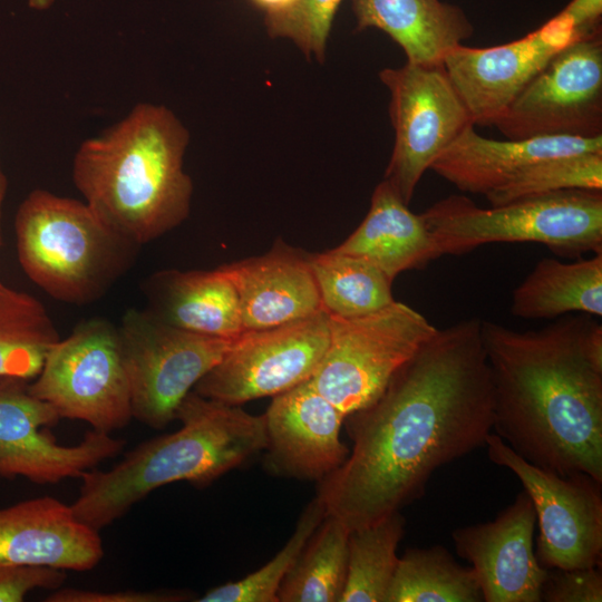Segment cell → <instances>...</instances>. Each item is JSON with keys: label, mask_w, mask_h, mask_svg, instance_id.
Here are the masks:
<instances>
[{"label": "cell", "mask_w": 602, "mask_h": 602, "mask_svg": "<svg viewBox=\"0 0 602 602\" xmlns=\"http://www.w3.org/2000/svg\"><path fill=\"white\" fill-rule=\"evenodd\" d=\"M480 326L469 318L437 328L372 402L346 417L352 449L317 494L349 531L399 512L435 470L485 446L494 391Z\"/></svg>", "instance_id": "6da1fadb"}, {"label": "cell", "mask_w": 602, "mask_h": 602, "mask_svg": "<svg viewBox=\"0 0 602 602\" xmlns=\"http://www.w3.org/2000/svg\"><path fill=\"white\" fill-rule=\"evenodd\" d=\"M580 313L538 330L482 320L493 430L518 456L602 482V326Z\"/></svg>", "instance_id": "7a4b0ae2"}, {"label": "cell", "mask_w": 602, "mask_h": 602, "mask_svg": "<svg viewBox=\"0 0 602 602\" xmlns=\"http://www.w3.org/2000/svg\"><path fill=\"white\" fill-rule=\"evenodd\" d=\"M188 140L167 107L136 104L79 145L74 184L113 230L138 245L148 243L188 216L193 183L183 168Z\"/></svg>", "instance_id": "3957f363"}, {"label": "cell", "mask_w": 602, "mask_h": 602, "mask_svg": "<svg viewBox=\"0 0 602 602\" xmlns=\"http://www.w3.org/2000/svg\"><path fill=\"white\" fill-rule=\"evenodd\" d=\"M181 428L147 440L109 470L90 469L71 504L76 517L100 531L153 491L176 482L205 486L264 450L263 415L205 398L194 390L177 408Z\"/></svg>", "instance_id": "277c9868"}, {"label": "cell", "mask_w": 602, "mask_h": 602, "mask_svg": "<svg viewBox=\"0 0 602 602\" xmlns=\"http://www.w3.org/2000/svg\"><path fill=\"white\" fill-rule=\"evenodd\" d=\"M27 276L52 298L82 304L101 297L140 245L106 224L84 201L35 190L14 216Z\"/></svg>", "instance_id": "5b68a950"}, {"label": "cell", "mask_w": 602, "mask_h": 602, "mask_svg": "<svg viewBox=\"0 0 602 602\" xmlns=\"http://www.w3.org/2000/svg\"><path fill=\"white\" fill-rule=\"evenodd\" d=\"M421 216L441 256L516 242L541 243L564 255L602 253V190H564L489 208L454 194Z\"/></svg>", "instance_id": "8992f818"}, {"label": "cell", "mask_w": 602, "mask_h": 602, "mask_svg": "<svg viewBox=\"0 0 602 602\" xmlns=\"http://www.w3.org/2000/svg\"><path fill=\"white\" fill-rule=\"evenodd\" d=\"M436 329L396 300L360 317L330 315L329 343L310 380L347 417L372 402Z\"/></svg>", "instance_id": "52a82bcc"}, {"label": "cell", "mask_w": 602, "mask_h": 602, "mask_svg": "<svg viewBox=\"0 0 602 602\" xmlns=\"http://www.w3.org/2000/svg\"><path fill=\"white\" fill-rule=\"evenodd\" d=\"M29 391L58 416L110 434L133 418L129 380L118 328L105 319L78 324L46 353Z\"/></svg>", "instance_id": "ba28073f"}, {"label": "cell", "mask_w": 602, "mask_h": 602, "mask_svg": "<svg viewBox=\"0 0 602 602\" xmlns=\"http://www.w3.org/2000/svg\"><path fill=\"white\" fill-rule=\"evenodd\" d=\"M133 418L154 429L175 419L183 399L222 359L232 339L171 326L148 310L130 309L118 328Z\"/></svg>", "instance_id": "9c48e42d"}, {"label": "cell", "mask_w": 602, "mask_h": 602, "mask_svg": "<svg viewBox=\"0 0 602 602\" xmlns=\"http://www.w3.org/2000/svg\"><path fill=\"white\" fill-rule=\"evenodd\" d=\"M485 447L489 460L509 469L532 499L538 562L546 569L601 566L602 482L584 473L561 475L531 464L495 433Z\"/></svg>", "instance_id": "30bf717a"}, {"label": "cell", "mask_w": 602, "mask_h": 602, "mask_svg": "<svg viewBox=\"0 0 602 602\" xmlns=\"http://www.w3.org/2000/svg\"><path fill=\"white\" fill-rule=\"evenodd\" d=\"M379 78L390 93L395 129L383 179L409 205L425 172L473 123L443 64L407 61L399 68L382 69Z\"/></svg>", "instance_id": "8fae6325"}, {"label": "cell", "mask_w": 602, "mask_h": 602, "mask_svg": "<svg viewBox=\"0 0 602 602\" xmlns=\"http://www.w3.org/2000/svg\"><path fill=\"white\" fill-rule=\"evenodd\" d=\"M329 339L330 315L324 310L285 324L245 330L193 390L239 406L276 396L311 379Z\"/></svg>", "instance_id": "7c38bea8"}, {"label": "cell", "mask_w": 602, "mask_h": 602, "mask_svg": "<svg viewBox=\"0 0 602 602\" xmlns=\"http://www.w3.org/2000/svg\"><path fill=\"white\" fill-rule=\"evenodd\" d=\"M493 126L509 139L602 136L601 29L557 52Z\"/></svg>", "instance_id": "4fadbf2b"}, {"label": "cell", "mask_w": 602, "mask_h": 602, "mask_svg": "<svg viewBox=\"0 0 602 602\" xmlns=\"http://www.w3.org/2000/svg\"><path fill=\"white\" fill-rule=\"evenodd\" d=\"M59 419L30 394L28 380L0 378V477L56 484L81 477L124 447V440L94 429L77 445H61L48 430Z\"/></svg>", "instance_id": "5bb4252c"}, {"label": "cell", "mask_w": 602, "mask_h": 602, "mask_svg": "<svg viewBox=\"0 0 602 602\" xmlns=\"http://www.w3.org/2000/svg\"><path fill=\"white\" fill-rule=\"evenodd\" d=\"M588 33L561 11L541 28L505 45H458L445 56L443 66L473 125L489 126L557 52Z\"/></svg>", "instance_id": "9a60e30c"}, {"label": "cell", "mask_w": 602, "mask_h": 602, "mask_svg": "<svg viewBox=\"0 0 602 602\" xmlns=\"http://www.w3.org/2000/svg\"><path fill=\"white\" fill-rule=\"evenodd\" d=\"M263 418V464L272 475L320 483L350 453L340 438L346 415L310 379L273 396Z\"/></svg>", "instance_id": "2e32d148"}, {"label": "cell", "mask_w": 602, "mask_h": 602, "mask_svg": "<svg viewBox=\"0 0 602 602\" xmlns=\"http://www.w3.org/2000/svg\"><path fill=\"white\" fill-rule=\"evenodd\" d=\"M536 514L530 496L514 502L489 522L458 527L456 553L474 569L484 602H540L547 569L535 554Z\"/></svg>", "instance_id": "e0dca14e"}, {"label": "cell", "mask_w": 602, "mask_h": 602, "mask_svg": "<svg viewBox=\"0 0 602 602\" xmlns=\"http://www.w3.org/2000/svg\"><path fill=\"white\" fill-rule=\"evenodd\" d=\"M103 556L99 532L80 522L71 505L41 496L0 508V566L88 571Z\"/></svg>", "instance_id": "ac0fdd59"}, {"label": "cell", "mask_w": 602, "mask_h": 602, "mask_svg": "<svg viewBox=\"0 0 602 602\" xmlns=\"http://www.w3.org/2000/svg\"><path fill=\"white\" fill-rule=\"evenodd\" d=\"M219 268L236 289L244 331L285 324L323 310L309 253L282 240L265 254Z\"/></svg>", "instance_id": "d6986e66"}, {"label": "cell", "mask_w": 602, "mask_h": 602, "mask_svg": "<svg viewBox=\"0 0 602 602\" xmlns=\"http://www.w3.org/2000/svg\"><path fill=\"white\" fill-rule=\"evenodd\" d=\"M583 153H602V136L496 140L480 136L470 125L444 149L430 169L462 192L486 195L537 162Z\"/></svg>", "instance_id": "ffe728a7"}, {"label": "cell", "mask_w": 602, "mask_h": 602, "mask_svg": "<svg viewBox=\"0 0 602 602\" xmlns=\"http://www.w3.org/2000/svg\"><path fill=\"white\" fill-rule=\"evenodd\" d=\"M151 313L176 328L234 339L244 329L236 289L220 269L165 270L146 282Z\"/></svg>", "instance_id": "44dd1931"}, {"label": "cell", "mask_w": 602, "mask_h": 602, "mask_svg": "<svg viewBox=\"0 0 602 602\" xmlns=\"http://www.w3.org/2000/svg\"><path fill=\"white\" fill-rule=\"evenodd\" d=\"M332 250L362 258L392 280L441 256L421 214L411 212L386 179L373 190L370 208L360 225Z\"/></svg>", "instance_id": "7402d4cb"}, {"label": "cell", "mask_w": 602, "mask_h": 602, "mask_svg": "<svg viewBox=\"0 0 602 602\" xmlns=\"http://www.w3.org/2000/svg\"><path fill=\"white\" fill-rule=\"evenodd\" d=\"M356 31L377 28L405 51L407 61L443 64L445 56L474 33L457 6L440 0H351Z\"/></svg>", "instance_id": "603a6c76"}, {"label": "cell", "mask_w": 602, "mask_h": 602, "mask_svg": "<svg viewBox=\"0 0 602 602\" xmlns=\"http://www.w3.org/2000/svg\"><path fill=\"white\" fill-rule=\"evenodd\" d=\"M511 312L525 320L571 312L602 317V253L574 262L543 258L514 289Z\"/></svg>", "instance_id": "cb8c5ba5"}, {"label": "cell", "mask_w": 602, "mask_h": 602, "mask_svg": "<svg viewBox=\"0 0 602 602\" xmlns=\"http://www.w3.org/2000/svg\"><path fill=\"white\" fill-rule=\"evenodd\" d=\"M309 263L322 309L332 317H360L395 301L394 280L362 258L331 249L309 254Z\"/></svg>", "instance_id": "d4e9b609"}, {"label": "cell", "mask_w": 602, "mask_h": 602, "mask_svg": "<svg viewBox=\"0 0 602 602\" xmlns=\"http://www.w3.org/2000/svg\"><path fill=\"white\" fill-rule=\"evenodd\" d=\"M387 602H484L472 566L443 545L408 548L399 557Z\"/></svg>", "instance_id": "484cf974"}, {"label": "cell", "mask_w": 602, "mask_h": 602, "mask_svg": "<svg viewBox=\"0 0 602 602\" xmlns=\"http://www.w3.org/2000/svg\"><path fill=\"white\" fill-rule=\"evenodd\" d=\"M349 530L326 515L283 580L278 602H340L346 585Z\"/></svg>", "instance_id": "4316f807"}, {"label": "cell", "mask_w": 602, "mask_h": 602, "mask_svg": "<svg viewBox=\"0 0 602 602\" xmlns=\"http://www.w3.org/2000/svg\"><path fill=\"white\" fill-rule=\"evenodd\" d=\"M405 525L399 511L349 531L347 579L340 602H387Z\"/></svg>", "instance_id": "83f0119b"}, {"label": "cell", "mask_w": 602, "mask_h": 602, "mask_svg": "<svg viewBox=\"0 0 602 602\" xmlns=\"http://www.w3.org/2000/svg\"><path fill=\"white\" fill-rule=\"evenodd\" d=\"M58 339L45 307L32 295L12 290L0 304V378H35Z\"/></svg>", "instance_id": "f1b7e54d"}, {"label": "cell", "mask_w": 602, "mask_h": 602, "mask_svg": "<svg viewBox=\"0 0 602 602\" xmlns=\"http://www.w3.org/2000/svg\"><path fill=\"white\" fill-rule=\"evenodd\" d=\"M327 515L317 494L303 508L285 545L259 570L243 579L208 590L198 602H278L280 586L308 541Z\"/></svg>", "instance_id": "f546056e"}, {"label": "cell", "mask_w": 602, "mask_h": 602, "mask_svg": "<svg viewBox=\"0 0 602 602\" xmlns=\"http://www.w3.org/2000/svg\"><path fill=\"white\" fill-rule=\"evenodd\" d=\"M564 190H602V153L543 159L485 196L491 206H498Z\"/></svg>", "instance_id": "4dcf8cb0"}, {"label": "cell", "mask_w": 602, "mask_h": 602, "mask_svg": "<svg viewBox=\"0 0 602 602\" xmlns=\"http://www.w3.org/2000/svg\"><path fill=\"white\" fill-rule=\"evenodd\" d=\"M342 0H299L288 12L265 16L271 37L292 39L307 57L324 59L327 40L333 18Z\"/></svg>", "instance_id": "1f68e13d"}, {"label": "cell", "mask_w": 602, "mask_h": 602, "mask_svg": "<svg viewBox=\"0 0 602 602\" xmlns=\"http://www.w3.org/2000/svg\"><path fill=\"white\" fill-rule=\"evenodd\" d=\"M544 602H601V566L547 569L541 590Z\"/></svg>", "instance_id": "d6a6232c"}, {"label": "cell", "mask_w": 602, "mask_h": 602, "mask_svg": "<svg viewBox=\"0 0 602 602\" xmlns=\"http://www.w3.org/2000/svg\"><path fill=\"white\" fill-rule=\"evenodd\" d=\"M66 576L65 570L46 565L0 566V602H21L37 589L57 590Z\"/></svg>", "instance_id": "836d02e7"}, {"label": "cell", "mask_w": 602, "mask_h": 602, "mask_svg": "<svg viewBox=\"0 0 602 602\" xmlns=\"http://www.w3.org/2000/svg\"><path fill=\"white\" fill-rule=\"evenodd\" d=\"M188 595L181 591H115L100 592L81 589H57L47 596L48 602H176Z\"/></svg>", "instance_id": "e575fe53"}, {"label": "cell", "mask_w": 602, "mask_h": 602, "mask_svg": "<svg viewBox=\"0 0 602 602\" xmlns=\"http://www.w3.org/2000/svg\"><path fill=\"white\" fill-rule=\"evenodd\" d=\"M562 11L580 31L601 29L602 0H572Z\"/></svg>", "instance_id": "d590c367"}, {"label": "cell", "mask_w": 602, "mask_h": 602, "mask_svg": "<svg viewBox=\"0 0 602 602\" xmlns=\"http://www.w3.org/2000/svg\"><path fill=\"white\" fill-rule=\"evenodd\" d=\"M299 0H250L258 9L262 10L265 16L282 14L291 10Z\"/></svg>", "instance_id": "8d00e7d4"}, {"label": "cell", "mask_w": 602, "mask_h": 602, "mask_svg": "<svg viewBox=\"0 0 602 602\" xmlns=\"http://www.w3.org/2000/svg\"><path fill=\"white\" fill-rule=\"evenodd\" d=\"M7 193V178L3 174L0 165V241L2 242L1 237V214H2V205Z\"/></svg>", "instance_id": "74e56055"}, {"label": "cell", "mask_w": 602, "mask_h": 602, "mask_svg": "<svg viewBox=\"0 0 602 602\" xmlns=\"http://www.w3.org/2000/svg\"><path fill=\"white\" fill-rule=\"evenodd\" d=\"M55 0H28V6L35 10H47L54 4Z\"/></svg>", "instance_id": "f35d334b"}, {"label": "cell", "mask_w": 602, "mask_h": 602, "mask_svg": "<svg viewBox=\"0 0 602 602\" xmlns=\"http://www.w3.org/2000/svg\"><path fill=\"white\" fill-rule=\"evenodd\" d=\"M2 242L0 241V246ZM12 289H9L0 281V304L8 298V295L11 293Z\"/></svg>", "instance_id": "ab89813d"}]
</instances>
